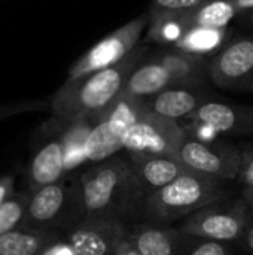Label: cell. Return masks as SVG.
Wrapping results in <instances>:
<instances>
[{
	"label": "cell",
	"mask_w": 253,
	"mask_h": 255,
	"mask_svg": "<svg viewBox=\"0 0 253 255\" xmlns=\"http://www.w3.org/2000/svg\"><path fill=\"white\" fill-rule=\"evenodd\" d=\"M79 181L85 218L125 224L140 220L146 193L128 157L115 155L97 163L84 172Z\"/></svg>",
	"instance_id": "obj_1"
},
{
	"label": "cell",
	"mask_w": 253,
	"mask_h": 255,
	"mask_svg": "<svg viewBox=\"0 0 253 255\" xmlns=\"http://www.w3.org/2000/svg\"><path fill=\"white\" fill-rule=\"evenodd\" d=\"M148 51V43L140 42L118 64L81 78L67 79L49 102L54 118L64 123L86 118L95 123L121 96L130 75L145 61Z\"/></svg>",
	"instance_id": "obj_2"
},
{
	"label": "cell",
	"mask_w": 253,
	"mask_h": 255,
	"mask_svg": "<svg viewBox=\"0 0 253 255\" xmlns=\"http://www.w3.org/2000/svg\"><path fill=\"white\" fill-rule=\"evenodd\" d=\"M225 196V181L191 170L149 194L143 202L140 221L171 226Z\"/></svg>",
	"instance_id": "obj_3"
},
{
	"label": "cell",
	"mask_w": 253,
	"mask_h": 255,
	"mask_svg": "<svg viewBox=\"0 0 253 255\" xmlns=\"http://www.w3.org/2000/svg\"><path fill=\"white\" fill-rule=\"evenodd\" d=\"M85 218L81 181L67 184L58 181L30 196L21 230L64 233Z\"/></svg>",
	"instance_id": "obj_4"
},
{
	"label": "cell",
	"mask_w": 253,
	"mask_h": 255,
	"mask_svg": "<svg viewBox=\"0 0 253 255\" xmlns=\"http://www.w3.org/2000/svg\"><path fill=\"white\" fill-rule=\"evenodd\" d=\"M252 215L245 199L228 200L225 196L185 218L177 229L183 235L234 244L242 241Z\"/></svg>",
	"instance_id": "obj_5"
},
{
	"label": "cell",
	"mask_w": 253,
	"mask_h": 255,
	"mask_svg": "<svg viewBox=\"0 0 253 255\" xmlns=\"http://www.w3.org/2000/svg\"><path fill=\"white\" fill-rule=\"evenodd\" d=\"M148 25L149 12L146 10L137 18L109 33L70 66L67 79L81 78L118 64L140 43L142 34Z\"/></svg>",
	"instance_id": "obj_6"
},
{
	"label": "cell",
	"mask_w": 253,
	"mask_h": 255,
	"mask_svg": "<svg viewBox=\"0 0 253 255\" xmlns=\"http://www.w3.org/2000/svg\"><path fill=\"white\" fill-rule=\"evenodd\" d=\"M188 137L186 128L179 121L148 112L124 136L127 154L171 155L179 151Z\"/></svg>",
	"instance_id": "obj_7"
},
{
	"label": "cell",
	"mask_w": 253,
	"mask_h": 255,
	"mask_svg": "<svg viewBox=\"0 0 253 255\" xmlns=\"http://www.w3.org/2000/svg\"><path fill=\"white\" fill-rule=\"evenodd\" d=\"M176 155L194 172L221 181L237 179L243 151L221 142H203L188 136Z\"/></svg>",
	"instance_id": "obj_8"
},
{
	"label": "cell",
	"mask_w": 253,
	"mask_h": 255,
	"mask_svg": "<svg viewBox=\"0 0 253 255\" xmlns=\"http://www.w3.org/2000/svg\"><path fill=\"white\" fill-rule=\"evenodd\" d=\"M209 79L222 90L253 91V34L234 39L210 58Z\"/></svg>",
	"instance_id": "obj_9"
},
{
	"label": "cell",
	"mask_w": 253,
	"mask_h": 255,
	"mask_svg": "<svg viewBox=\"0 0 253 255\" xmlns=\"http://www.w3.org/2000/svg\"><path fill=\"white\" fill-rule=\"evenodd\" d=\"M130 224L85 218L64 233L75 255H115L128 236Z\"/></svg>",
	"instance_id": "obj_10"
},
{
	"label": "cell",
	"mask_w": 253,
	"mask_h": 255,
	"mask_svg": "<svg viewBox=\"0 0 253 255\" xmlns=\"http://www.w3.org/2000/svg\"><path fill=\"white\" fill-rule=\"evenodd\" d=\"M189 120L194 124L212 128L216 134L245 136L253 133V106L207 100L189 117Z\"/></svg>",
	"instance_id": "obj_11"
},
{
	"label": "cell",
	"mask_w": 253,
	"mask_h": 255,
	"mask_svg": "<svg viewBox=\"0 0 253 255\" xmlns=\"http://www.w3.org/2000/svg\"><path fill=\"white\" fill-rule=\"evenodd\" d=\"M136 176L139 178L146 197L169 185L191 169L176 155H148L127 154Z\"/></svg>",
	"instance_id": "obj_12"
},
{
	"label": "cell",
	"mask_w": 253,
	"mask_h": 255,
	"mask_svg": "<svg viewBox=\"0 0 253 255\" xmlns=\"http://www.w3.org/2000/svg\"><path fill=\"white\" fill-rule=\"evenodd\" d=\"M182 238L179 229L149 221L131 223L127 236L140 255H177Z\"/></svg>",
	"instance_id": "obj_13"
},
{
	"label": "cell",
	"mask_w": 253,
	"mask_h": 255,
	"mask_svg": "<svg viewBox=\"0 0 253 255\" xmlns=\"http://www.w3.org/2000/svg\"><path fill=\"white\" fill-rule=\"evenodd\" d=\"M149 108L154 114L179 121L189 118L203 103L209 100V94L198 87H171L160 94L148 99Z\"/></svg>",
	"instance_id": "obj_14"
},
{
	"label": "cell",
	"mask_w": 253,
	"mask_h": 255,
	"mask_svg": "<svg viewBox=\"0 0 253 255\" xmlns=\"http://www.w3.org/2000/svg\"><path fill=\"white\" fill-rule=\"evenodd\" d=\"M66 169V145L63 137H57L45 143L34 155L30 166L31 190H37L61 181Z\"/></svg>",
	"instance_id": "obj_15"
},
{
	"label": "cell",
	"mask_w": 253,
	"mask_h": 255,
	"mask_svg": "<svg viewBox=\"0 0 253 255\" xmlns=\"http://www.w3.org/2000/svg\"><path fill=\"white\" fill-rule=\"evenodd\" d=\"M179 87L171 76V73L161 64V61L154 57L145 60L128 78L122 94L134 96L140 99H151L161 91Z\"/></svg>",
	"instance_id": "obj_16"
},
{
	"label": "cell",
	"mask_w": 253,
	"mask_h": 255,
	"mask_svg": "<svg viewBox=\"0 0 253 255\" xmlns=\"http://www.w3.org/2000/svg\"><path fill=\"white\" fill-rule=\"evenodd\" d=\"M161 64L171 73L179 87H200L209 78L210 58L188 54L177 49H167L157 55Z\"/></svg>",
	"instance_id": "obj_17"
},
{
	"label": "cell",
	"mask_w": 253,
	"mask_h": 255,
	"mask_svg": "<svg viewBox=\"0 0 253 255\" xmlns=\"http://www.w3.org/2000/svg\"><path fill=\"white\" fill-rule=\"evenodd\" d=\"M60 244L57 232L12 230L0 236V255H45Z\"/></svg>",
	"instance_id": "obj_18"
},
{
	"label": "cell",
	"mask_w": 253,
	"mask_h": 255,
	"mask_svg": "<svg viewBox=\"0 0 253 255\" xmlns=\"http://www.w3.org/2000/svg\"><path fill=\"white\" fill-rule=\"evenodd\" d=\"M231 34H233V30L228 27H224V28L192 27L185 31V34L173 46V49L212 58L222 48L228 45Z\"/></svg>",
	"instance_id": "obj_19"
},
{
	"label": "cell",
	"mask_w": 253,
	"mask_h": 255,
	"mask_svg": "<svg viewBox=\"0 0 253 255\" xmlns=\"http://www.w3.org/2000/svg\"><path fill=\"white\" fill-rule=\"evenodd\" d=\"M148 112H151L148 99L127 96L121 93V96L103 112L98 120H106L110 128L124 139L125 133Z\"/></svg>",
	"instance_id": "obj_20"
},
{
	"label": "cell",
	"mask_w": 253,
	"mask_h": 255,
	"mask_svg": "<svg viewBox=\"0 0 253 255\" xmlns=\"http://www.w3.org/2000/svg\"><path fill=\"white\" fill-rule=\"evenodd\" d=\"M237 16L234 6L230 0H206L200 6L182 12L186 28L207 27V28H224Z\"/></svg>",
	"instance_id": "obj_21"
},
{
	"label": "cell",
	"mask_w": 253,
	"mask_h": 255,
	"mask_svg": "<svg viewBox=\"0 0 253 255\" xmlns=\"http://www.w3.org/2000/svg\"><path fill=\"white\" fill-rule=\"evenodd\" d=\"M124 149V139L118 136L106 120H98L85 140L84 154L88 161L101 163Z\"/></svg>",
	"instance_id": "obj_22"
},
{
	"label": "cell",
	"mask_w": 253,
	"mask_h": 255,
	"mask_svg": "<svg viewBox=\"0 0 253 255\" xmlns=\"http://www.w3.org/2000/svg\"><path fill=\"white\" fill-rule=\"evenodd\" d=\"M186 25L183 22L182 13L164 15L155 21H151L148 25L146 40H154L161 45H170L171 48L180 40V37L186 31Z\"/></svg>",
	"instance_id": "obj_23"
},
{
	"label": "cell",
	"mask_w": 253,
	"mask_h": 255,
	"mask_svg": "<svg viewBox=\"0 0 253 255\" xmlns=\"http://www.w3.org/2000/svg\"><path fill=\"white\" fill-rule=\"evenodd\" d=\"M31 196V194H30ZM28 194H12L0 205V236L19 229L28 200Z\"/></svg>",
	"instance_id": "obj_24"
},
{
	"label": "cell",
	"mask_w": 253,
	"mask_h": 255,
	"mask_svg": "<svg viewBox=\"0 0 253 255\" xmlns=\"http://www.w3.org/2000/svg\"><path fill=\"white\" fill-rule=\"evenodd\" d=\"M177 255H234L230 244L183 235Z\"/></svg>",
	"instance_id": "obj_25"
},
{
	"label": "cell",
	"mask_w": 253,
	"mask_h": 255,
	"mask_svg": "<svg viewBox=\"0 0 253 255\" xmlns=\"http://www.w3.org/2000/svg\"><path fill=\"white\" fill-rule=\"evenodd\" d=\"M206 0H152L148 12H149V22L155 21L164 15L182 13L200 6Z\"/></svg>",
	"instance_id": "obj_26"
},
{
	"label": "cell",
	"mask_w": 253,
	"mask_h": 255,
	"mask_svg": "<svg viewBox=\"0 0 253 255\" xmlns=\"http://www.w3.org/2000/svg\"><path fill=\"white\" fill-rule=\"evenodd\" d=\"M46 106H48V103L46 102H42V100H25V102H18V103L0 105V121L7 120V118H12L15 115L42 111Z\"/></svg>",
	"instance_id": "obj_27"
},
{
	"label": "cell",
	"mask_w": 253,
	"mask_h": 255,
	"mask_svg": "<svg viewBox=\"0 0 253 255\" xmlns=\"http://www.w3.org/2000/svg\"><path fill=\"white\" fill-rule=\"evenodd\" d=\"M237 181L243 185V190L253 188V149L243 151V158H242V166Z\"/></svg>",
	"instance_id": "obj_28"
},
{
	"label": "cell",
	"mask_w": 253,
	"mask_h": 255,
	"mask_svg": "<svg viewBox=\"0 0 253 255\" xmlns=\"http://www.w3.org/2000/svg\"><path fill=\"white\" fill-rule=\"evenodd\" d=\"M230 3L234 6L239 18L253 22V0H230Z\"/></svg>",
	"instance_id": "obj_29"
},
{
	"label": "cell",
	"mask_w": 253,
	"mask_h": 255,
	"mask_svg": "<svg viewBox=\"0 0 253 255\" xmlns=\"http://www.w3.org/2000/svg\"><path fill=\"white\" fill-rule=\"evenodd\" d=\"M13 194V184H12V178L7 176L4 179H0V205L7 200L10 196Z\"/></svg>",
	"instance_id": "obj_30"
},
{
	"label": "cell",
	"mask_w": 253,
	"mask_h": 255,
	"mask_svg": "<svg viewBox=\"0 0 253 255\" xmlns=\"http://www.w3.org/2000/svg\"><path fill=\"white\" fill-rule=\"evenodd\" d=\"M239 244H242L243 248L249 254H253V220L249 223V226H248V229H246V232H245V235Z\"/></svg>",
	"instance_id": "obj_31"
},
{
	"label": "cell",
	"mask_w": 253,
	"mask_h": 255,
	"mask_svg": "<svg viewBox=\"0 0 253 255\" xmlns=\"http://www.w3.org/2000/svg\"><path fill=\"white\" fill-rule=\"evenodd\" d=\"M45 255H75L73 254V251L64 244V245H61V242L58 244V245H55L54 248H51L48 253Z\"/></svg>",
	"instance_id": "obj_32"
},
{
	"label": "cell",
	"mask_w": 253,
	"mask_h": 255,
	"mask_svg": "<svg viewBox=\"0 0 253 255\" xmlns=\"http://www.w3.org/2000/svg\"><path fill=\"white\" fill-rule=\"evenodd\" d=\"M115 255H140L137 251H136V248L128 242V239H125L124 241V244L119 247V250L116 251V254Z\"/></svg>",
	"instance_id": "obj_33"
},
{
	"label": "cell",
	"mask_w": 253,
	"mask_h": 255,
	"mask_svg": "<svg viewBox=\"0 0 253 255\" xmlns=\"http://www.w3.org/2000/svg\"><path fill=\"white\" fill-rule=\"evenodd\" d=\"M243 199L246 200V203L249 205L251 211L253 214V188H246L243 190Z\"/></svg>",
	"instance_id": "obj_34"
}]
</instances>
